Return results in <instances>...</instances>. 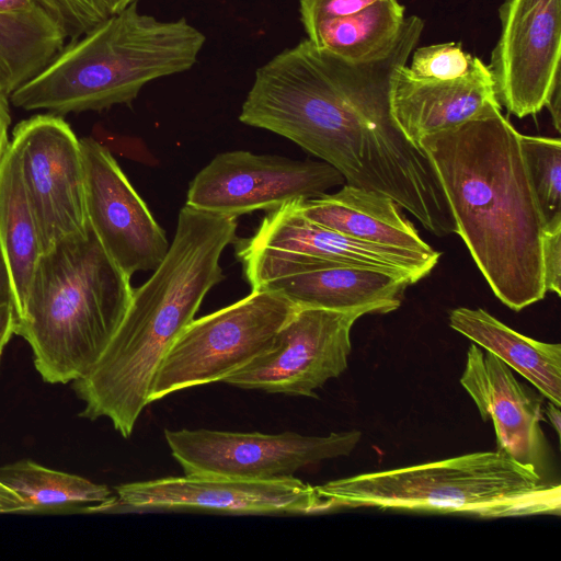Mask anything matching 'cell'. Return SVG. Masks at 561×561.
Returning a JSON list of instances; mask_svg holds the SVG:
<instances>
[{"label": "cell", "mask_w": 561, "mask_h": 561, "mask_svg": "<svg viewBox=\"0 0 561 561\" xmlns=\"http://www.w3.org/2000/svg\"><path fill=\"white\" fill-rule=\"evenodd\" d=\"M423 28L421 18H405L392 47L363 62L304 39L256 70L239 119L294 141L335 168L345 183L389 196L444 237L456 228L438 178L390 107L396 73Z\"/></svg>", "instance_id": "1"}, {"label": "cell", "mask_w": 561, "mask_h": 561, "mask_svg": "<svg viewBox=\"0 0 561 561\" xmlns=\"http://www.w3.org/2000/svg\"><path fill=\"white\" fill-rule=\"evenodd\" d=\"M520 135L489 103L472 118L421 138L455 227L493 294L520 311L545 298L546 226Z\"/></svg>", "instance_id": "2"}, {"label": "cell", "mask_w": 561, "mask_h": 561, "mask_svg": "<svg viewBox=\"0 0 561 561\" xmlns=\"http://www.w3.org/2000/svg\"><path fill=\"white\" fill-rule=\"evenodd\" d=\"M237 221L188 205L151 277L133 290L128 309L106 350L83 377L72 381L84 402L80 416L105 417L125 438L149 404L156 373L178 336L194 320L207 293L225 276L219 264L236 240Z\"/></svg>", "instance_id": "3"}, {"label": "cell", "mask_w": 561, "mask_h": 561, "mask_svg": "<svg viewBox=\"0 0 561 561\" xmlns=\"http://www.w3.org/2000/svg\"><path fill=\"white\" fill-rule=\"evenodd\" d=\"M133 290L90 225L45 250L14 314V334L28 343L42 379L68 383L87 375L124 319Z\"/></svg>", "instance_id": "4"}, {"label": "cell", "mask_w": 561, "mask_h": 561, "mask_svg": "<svg viewBox=\"0 0 561 561\" xmlns=\"http://www.w3.org/2000/svg\"><path fill=\"white\" fill-rule=\"evenodd\" d=\"M205 41L185 19L159 21L134 1L65 46L9 101L59 116L130 103L148 82L191 69Z\"/></svg>", "instance_id": "5"}, {"label": "cell", "mask_w": 561, "mask_h": 561, "mask_svg": "<svg viewBox=\"0 0 561 561\" xmlns=\"http://www.w3.org/2000/svg\"><path fill=\"white\" fill-rule=\"evenodd\" d=\"M318 512L377 507L480 517L559 514L561 488L502 451H481L314 486Z\"/></svg>", "instance_id": "6"}, {"label": "cell", "mask_w": 561, "mask_h": 561, "mask_svg": "<svg viewBox=\"0 0 561 561\" xmlns=\"http://www.w3.org/2000/svg\"><path fill=\"white\" fill-rule=\"evenodd\" d=\"M298 308L278 291L260 289L194 319L164 355L149 403L183 389L224 381L268 351Z\"/></svg>", "instance_id": "7"}, {"label": "cell", "mask_w": 561, "mask_h": 561, "mask_svg": "<svg viewBox=\"0 0 561 561\" xmlns=\"http://www.w3.org/2000/svg\"><path fill=\"white\" fill-rule=\"evenodd\" d=\"M358 431L306 436L216 430L164 431L171 455L185 474L250 480L291 477L302 467L350 455Z\"/></svg>", "instance_id": "8"}, {"label": "cell", "mask_w": 561, "mask_h": 561, "mask_svg": "<svg viewBox=\"0 0 561 561\" xmlns=\"http://www.w3.org/2000/svg\"><path fill=\"white\" fill-rule=\"evenodd\" d=\"M345 184L324 161L229 151L216 156L190 184L186 205L213 215L232 217L255 210L275 211L319 197Z\"/></svg>", "instance_id": "9"}, {"label": "cell", "mask_w": 561, "mask_h": 561, "mask_svg": "<svg viewBox=\"0 0 561 561\" xmlns=\"http://www.w3.org/2000/svg\"><path fill=\"white\" fill-rule=\"evenodd\" d=\"M10 144L18 154L23 182L43 245V252L68 236L88 229L84 165L69 124L55 114L20 122Z\"/></svg>", "instance_id": "10"}, {"label": "cell", "mask_w": 561, "mask_h": 561, "mask_svg": "<svg viewBox=\"0 0 561 561\" xmlns=\"http://www.w3.org/2000/svg\"><path fill=\"white\" fill-rule=\"evenodd\" d=\"M365 310L298 308L273 346L224 381L287 396L316 397V390L347 368L351 330Z\"/></svg>", "instance_id": "11"}, {"label": "cell", "mask_w": 561, "mask_h": 561, "mask_svg": "<svg viewBox=\"0 0 561 561\" xmlns=\"http://www.w3.org/2000/svg\"><path fill=\"white\" fill-rule=\"evenodd\" d=\"M488 65L500 105L524 118L539 113L560 81L561 0H504Z\"/></svg>", "instance_id": "12"}, {"label": "cell", "mask_w": 561, "mask_h": 561, "mask_svg": "<svg viewBox=\"0 0 561 561\" xmlns=\"http://www.w3.org/2000/svg\"><path fill=\"white\" fill-rule=\"evenodd\" d=\"M115 500L82 512L199 510L231 514H310L318 512L314 486L291 477L250 480L227 477H169L116 485Z\"/></svg>", "instance_id": "13"}, {"label": "cell", "mask_w": 561, "mask_h": 561, "mask_svg": "<svg viewBox=\"0 0 561 561\" xmlns=\"http://www.w3.org/2000/svg\"><path fill=\"white\" fill-rule=\"evenodd\" d=\"M88 222L104 250L128 276L156 270L169 250L158 225L111 151L93 138H80Z\"/></svg>", "instance_id": "14"}, {"label": "cell", "mask_w": 561, "mask_h": 561, "mask_svg": "<svg viewBox=\"0 0 561 561\" xmlns=\"http://www.w3.org/2000/svg\"><path fill=\"white\" fill-rule=\"evenodd\" d=\"M460 383L482 420L492 421L496 450L541 476L547 442L540 427V402L514 377L510 366L493 353L471 344Z\"/></svg>", "instance_id": "15"}, {"label": "cell", "mask_w": 561, "mask_h": 561, "mask_svg": "<svg viewBox=\"0 0 561 561\" xmlns=\"http://www.w3.org/2000/svg\"><path fill=\"white\" fill-rule=\"evenodd\" d=\"M237 244L248 249H272L380 270L405 277L412 284L431 273L440 256L437 251L422 253L373 244L345 236L309 220L293 204L268 213L256 232Z\"/></svg>", "instance_id": "16"}, {"label": "cell", "mask_w": 561, "mask_h": 561, "mask_svg": "<svg viewBox=\"0 0 561 561\" xmlns=\"http://www.w3.org/2000/svg\"><path fill=\"white\" fill-rule=\"evenodd\" d=\"M497 102L488 65L454 80H428L412 76L408 66L396 73L390 107L405 138L419 147L421 138L459 125Z\"/></svg>", "instance_id": "17"}, {"label": "cell", "mask_w": 561, "mask_h": 561, "mask_svg": "<svg viewBox=\"0 0 561 561\" xmlns=\"http://www.w3.org/2000/svg\"><path fill=\"white\" fill-rule=\"evenodd\" d=\"M410 285L385 271L337 265L272 279L252 290L278 291L299 308L388 313L400 307Z\"/></svg>", "instance_id": "18"}, {"label": "cell", "mask_w": 561, "mask_h": 561, "mask_svg": "<svg viewBox=\"0 0 561 561\" xmlns=\"http://www.w3.org/2000/svg\"><path fill=\"white\" fill-rule=\"evenodd\" d=\"M309 220L345 236L383 247L433 253L398 204L376 191L343 184L332 194L293 204Z\"/></svg>", "instance_id": "19"}, {"label": "cell", "mask_w": 561, "mask_h": 561, "mask_svg": "<svg viewBox=\"0 0 561 561\" xmlns=\"http://www.w3.org/2000/svg\"><path fill=\"white\" fill-rule=\"evenodd\" d=\"M449 325L529 380L550 402L561 404V345L527 337L481 308L450 311Z\"/></svg>", "instance_id": "20"}, {"label": "cell", "mask_w": 561, "mask_h": 561, "mask_svg": "<svg viewBox=\"0 0 561 561\" xmlns=\"http://www.w3.org/2000/svg\"><path fill=\"white\" fill-rule=\"evenodd\" d=\"M68 38L43 0H0V44L14 91L41 72Z\"/></svg>", "instance_id": "21"}, {"label": "cell", "mask_w": 561, "mask_h": 561, "mask_svg": "<svg viewBox=\"0 0 561 561\" xmlns=\"http://www.w3.org/2000/svg\"><path fill=\"white\" fill-rule=\"evenodd\" d=\"M0 251L11 277L16 314L23 306L43 245L20 161L11 144L0 160Z\"/></svg>", "instance_id": "22"}, {"label": "cell", "mask_w": 561, "mask_h": 561, "mask_svg": "<svg viewBox=\"0 0 561 561\" xmlns=\"http://www.w3.org/2000/svg\"><path fill=\"white\" fill-rule=\"evenodd\" d=\"M404 5L377 0L350 15L322 21L308 28V39L346 60L369 61L387 53L404 23Z\"/></svg>", "instance_id": "23"}, {"label": "cell", "mask_w": 561, "mask_h": 561, "mask_svg": "<svg viewBox=\"0 0 561 561\" xmlns=\"http://www.w3.org/2000/svg\"><path fill=\"white\" fill-rule=\"evenodd\" d=\"M0 480L22 499L26 513L103 505L116 497L104 484L30 459L0 467Z\"/></svg>", "instance_id": "24"}, {"label": "cell", "mask_w": 561, "mask_h": 561, "mask_svg": "<svg viewBox=\"0 0 561 561\" xmlns=\"http://www.w3.org/2000/svg\"><path fill=\"white\" fill-rule=\"evenodd\" d=\"M523 156L546 224L561 217L560 138L520 135Z\"/></svg>", "instance_id": "25"}, {"label": "cell", "mask_w": 561, "mask_h": 561, "mask_svg": "<svg viewBox=\"0 0 561 561\" xmlns=\"http://www.w3.org/2000/svg\"><path fill=\"white\" fill-rule=\"evenodd\" d=\"M410 73L420 79L454 80L476 71L484 62L462 49L460 43H442L414 49Z\"/></svg>", "instance_id": "26"}, {"label": "cell", "mask_w": 561, "mask_h": 561, "mask_svg": "<svg viewBox=\"0 0 561 561\" xmlns=\"http://www.w3.org/2000/svg\"><path fill=\"white\" fill-rule=\"evenodd\" d=\"M543 284L547 291L561 295V217L546 224L541 243Z\"/></svg>", "instance_id": "27"}, {"label": "cell", "mask_w": 561, "mask_h": 561, "mask_svg": "<svg viewBox=\"0 0 561 561\" xmlns=\"http://www.w3.org/2000/svg\"><path fill=\"white\" fill-rule=\"evenodd\" d=\"M377 0H300V16L305 30L335 18L355 13Z\"/></svg>", "instance_id": "28"}, {"label": "cell", "mask_w": 561, "mask_h": 561, "mask_svg": "<svg viewBox=\"0 0 561 561\" xmlns=\"http://www.w3.org/2000/svg\"><path fill=\"white\" fill-rule=\"evenodd\" d=\"M43 2L69 30L90 22L103 4L102 0H43Z\"/></svg>", "instance_id": "29"}, {"label": "cell", "mask_w": 561, "mask_h": 561, "mask_svg": "<svg viewBox=\"0 0 561 561\" xmlns=\"http://www.w3.org/2000/svg\"><path fill=\"white\" fill-rule=\"evenodd\" d=\"M14 335V312L12 305L0 307V363L5 346Z\"/></svg>", "instance_id": "30"}, {"label": "cell", "mask_w": 561, "mask_h": 561, "mask_svg": "<svg viewBox=\"0 0 561 561\" xmlns=\"http://www.w3.org/2000/svg\"><path fill=\"white\" fill-rule=\"evenodd\" d=\"M0 513H26L22 499L0 480Z\"/></svg>", "instance_id": "31"}, {"label": "cell", "mask_w": 561, "mask_h": 561, "mask_svg": "<svg viewBox=\"0 0 561 561\" xmlns=\"http://www.w3.org/2000/svg\"><path fill=\"white\" fill-rule=\"evenodd\" d=\"M11 123L9 96L0 92V160L9 147V127Z\"/></svg>", "instance_id": "32"}, {"label": "cell", "mask_w": 561, "mask_h": 561, "mask_svg": "<svg viewBox=\"0 0 561 561\" xmlns=\"http://www.w3.org/2000/svg\"><path fill=\"white\" fill-rule=\"evenodd\" d=\"M3 305L13 306V289L5 261L0 251V307Z\"/></svg>", "instance_id": "33"}, {"label": "cell", "mask_w": 561, "mask_h": 561, "mask_svg": "<svg viewBox=\"0 0 561 561\" xmlns=\"http://www.w3.org/2000/svg\"><path fill=\"white\" fill-rule=\"evenodd\" d=\"M560 104H561V84L560 81L554 84L552 88L549 98L547 100L546 106L550 115L552 117L553 125L558 131H560L561 125V115H560Z\"/></svg>", "instance_id": "34"}, {"label": "cell", "mask_w": 561, "mask_h": 561, "mask_svg": "<svg viewBox=\"0 0 561 561\" xmlns=\"http://www.w3.org/2000/svg\"><path fill=\"white\" fill-rule=\"evenodd\" d=\"M14 91V87L5 64L4 54L0 44V92L10 95Z\"/></svg>", "instance_id": "35"}, {"label": "cell", "mask_w": 561, "mask_h": 561, "mask_svg": "<svg viewBox=\"0 0 561 561\" xmlns=\"http://www.w3.org/2000/svg\"><path fill=\"white\" fill-rule=\"evenodd\" d=\"M545 412H546L548 419L550 420V422L552 423V425L554 426L557 433L559 434L560 433L559 407L554 405L552 402H549L545 408Z\"/></svg>", "instance_id": "36"}, {"label": "cell", "mask_w": 561, "mask_h": 561, "mask_svg": "<svg viewBox=\"0 0 561 561\" xmlns=\"http://www.w3.org/2000/svg\"><path fill=\"white\" fill-rule=\"evenodd\" d=\"M110 15L118 13L119 11L127 8L135 0H103Z\"/></svg>", "instance_id": "37"}]
</instances>
